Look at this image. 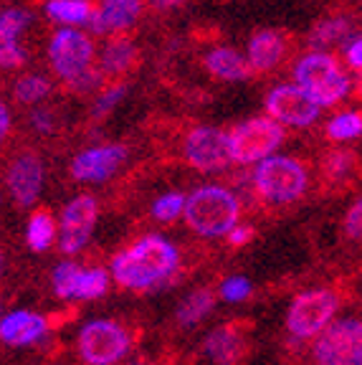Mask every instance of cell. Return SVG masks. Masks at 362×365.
<instances>
[{
  "instance_id": "83f0119b",
  "label": "cell",
  "mask_w": 362,
  "mask_h": 365,
  "mask_svg": "<svg viewBox=\"0 0 362 365\" xmlns=\"http://www.w3.org/2000/svg\"><path fill=\"white\" fill-rule=\"evenodd\" d=\"M107 272L104 269H89V272H81L79 284H76V299H96L107 292Z\"/></svg>"
},
{
  "instance_id": "f35d334b",
  "label": "cell",
  "mask_w": 362,
  "mask_h": 365,
  "mask_svg": "<svg viewBox=\"0 0 362 365\" xmlns=\"http://www.w3.org/2000/svg\"><path fill=\"white\" fill-rule=\"evenodd\" d=\"M8 132H11V112L3 102H0V145L6 143Z\"/></svg>"
},
{
  "instance_id": "d6a6232c",
  "label": "cell",
  "mask_w": 362,
  "mask_h": 365,
  "mask_svg": "<svg viewBox=\"0 0 362 365\" xmlns=\"http://www.w3.org/2000/svg\"><path fill=\"white\" fill-rule=\"evenodd\" d=\"M104 74L99 71V68H94L89 63V66L84 68V71H79L76 76H71V79H66L63 84L68 86V89L74 91V94H86V91L96 89V84H102Z\"/></svg>"
},
{
  "instance_id": "d6986e66",
  "label": "cell",
  "mask_w": 362,
  "mask_h": 365,
  "mask_svg": "<svg viewBox=\"0 0 362 365\" xmlns=\"http://www.w3.org/2000/svg\"><path fill=\"white\" fill-rule=\"evenodd\" d=\"M246 337L236 327H218L205 340V353L215 365H241L246 358Z\"/></svg>"
},
{
  "instance_id": "ffe728a7",
  "label": "cell",
  "mask_w": 362,
  "mask_h": 365,
  "mask_svg": "<svg viewBox=\"0 0 362 365\" xmlns=\"http://www.w3.org/2000/svg\"><path fill=\"white\" fill-rule=\"evenodd\" d=\"M205 68L221 81H246L254 76L249 58H244L236 48H213L205 56Z\"/></svg>"
},
{
  "instance_id": "cb8c5ba5",
  "label": "cell",
  "mask_w": 362,
  "mask_h": 365,
  "mask_svg": "<svg viewBox=\"0 0 362 365\" xmlns=\"http://www.w3.org/2000/svg\"><path fill=\"white\" fill-rule=\"evenodd\" d=\"M210 309H213V294H210L208 289L192 292L187 299H182L180 307H177V322L185 327L198 325Z\"/></svg>"
},
{
  "instance_id": "7402d4cb",
  "label": "cell",
  "mask_w": 362,
  "mask_h": 365,
  "mask_svg": "<svg viewBox=\"0 0 362 365\" xmlns=\"http://www.w3.org/2000/svg\"><path fill=\"white\" fill-rule=\"evenodd\" d=\"M91 11H94V3L91 0H51L46 6V13L51 21L66 23V26H81V23H89Z\"/></svg>"
},
{
  "instance_id": "1f68e13d",
  "label": "cell",
  "mask_w": 362,
  "mask_h": 365,
  "mask_svg": "<svg viewBox=\"0 0 362 365\" xmlns=\"http://www.w3.org/2000/svg\"><path fill=\"white\" fill-rule=\"evenodd\" d=\"M182 203H185V198L180 193H167L152 205V216L157 221H175L182 213Z\"/></svg>"
},
{
  "instance_id": "4dcf8cb0",
  "label": "cell",
  "mask_w": 362,
  "mask_h": 365,
  "mask_svg": "<svg viewBox=\"0 0 362 365\" xmlns=\"http://www.w3.org/2000/svg\"><path fill=\"white\" fill-rule=\"evenodd\" d=\"M127 94V86L125 84H117V86H107V91H104L102 97L96 99L94 109H91V117L94 120H104L109 112H112L114 107H117L119 102H122V97Z\"/></svg>"
},
{
  "instance_id": "5bb4252c",
  "label": "cell",
  "mask_w": 362,
  "mask_h": 365,
  "mask_svg": "<svg viewBox=\"0 0 362 365\" xmlns=\"http://www.w3.org/2000/svg\"><path fill=\"white\" fill-rule=\"evenodd\" d=\"M43 185V165L41 160L31 153H23L21 158L13 160L8 170V188L18 205H33Z\"/></svg>"
},
{
  "instance_id": "8d00e7d4",
  "label": "cell",
  "mask_w": 362,
  "mask_h": 365,
  "mask_svg": "<svg viewBox=\"0 0 362 365\" xmlns=\"http://www.w3.org/2000/svg\"><path fill=\"white\" fill-rule=\"evenodd\" d=\"M251 236H254V228H251V226H233L231 231H228V241H231L233 246L249 244Z\"/></svg>"
},
{
  "instance_id": "603a6c76",
  "label": "cell",
  "mask_w": 362,
  "mask_h": 365,
  "mask_svg": "<svg viewBox=\"0 0 362 365\" xmlns=\"http://www.w3.org/2000/svg\"><path fill=\"white\" fill-rule=\"evenodd\" d=\"M352 23L350 18H324L319 21L309 34V46L314 48H327V46L340 43V41L350 38Z\"/></svg>"
},
{
  "instance_id": "484cf974",
  "label": "cell",
  "mask_w": 362,
  "mask_h": 365,
  "mask_svg": "<svg viewBox=\"0 0 362 365\" xmlns=\"http://www.w3.org/2000/svg\"><path fill=\"white\" fill-rule=\"evenodd\" d=\"M51 91V81L46 79V76H38V74H29V76H21L13 89L16 99L21 104H33V102H41L46 99V94Z\"/></svg>"
},
{
  "instance_id": "e575fe53",
  "label": "cell",
  "mask_w": 362,
  "mask_h": 365,
  "mask_svg": "<svg viewBox=\"0 0 362 365\" xmlns=\"http://www.w3.org/2000/svg\"><path fill=\"white\" fill-rule=\"evenodd\" d=\"M347 43H345V61L350 63V68L352 71H360V66H362V41H360V36H352V38H345Z\"/></svg>"
},
{
  "instance_id": "6da1fadb",
  "label": "cell",
  "mask_w": 362,
  "mask_h": 365,
  "mask_svg": "<svg viewBox=\"0 0 362 365\" xmlns=\"http://www.w3.org/2000/svg\"><path fill=\"white\" fill-rule=\"evenodd\" d=\"M177 269V251L170 241L148 236L137 241L130 251H122L112 264L114 279L130 289H148L167 282Z\"/></svg>"
},
{
  "instance_id": "d4e9b609",
  "label": "cell",
  "mask_w": 362,
  "mask_h": 365,
  "mask_svg": "<svg viewBox=\"0 0 362 365\" xmlns=\"http://www.w3.org/2000/svg\"><path fill=\"white\" fill-rule=\"evenodd\" d=\"M53 236H56V223H53L51 213H36L29 223V231H26V239H29V246L33 251H46L51 246Z\"/></svg>"
},
{
  "instance_id": "2e32d148",
  "label": "cell",
  "mask_w": 362,
  "mask_h": 365,
  "mask_svg": "<svg viewBox=\"0 0 362 365\" xmlns=\"http://www.w3.org/2000/svg\"><path fill=\"white\" fill-rule=\"evenodd\" d=\"M31 23V13L8 8L0 13V68H18L26 63V51L18 46V36Z\"/></svg>"
},
{
  "instance_id": "277c9868",
  "label": "cell",
  "mask_w": 362,
  "mask_h": 365,
  "mask_svg": "<svg viewBox=\"0 0 362 365\" xmlns=\"http://www.w3.org/2000/svg\"><path fill=\"white\" fill-rule=\"evenodd\" d=\"M254 182L261 198H267L269 203H294L304 195L309 178H306V168L296 158L269 155L259 160Z\"/></svg>"
},
{
  "instance_id": "ab89813d",
  "label": "cell",
  "mask_w": 362,
  "mask_h": 365,
  "mask_svg": "<svg viewBox=\"0 0 362 365\" xmlns=\"http://www.w3.org/2000/svg\"><path fill=\"white\" fill-rule=\"evenodd\" d=\"M148 6L165 13V11H175V8L185 6V0H148Z\"/></svg>"
},
{
  "instance_id": "ba28073f",
  "label": "cell",
  "mask_w": 362,
  "mask_h": 365,
  "mask_svg": "<svg viewBox=\"0 0 362 365\" xmlns=\"http://www.w3.org/2000/svg\"><path fill=\"white\" fill-rule=\"evenodd\" d=\"M337 312V297L332 289H311L291 302L286 314V327L294 337H311L329 325Z\"/></svg>"
},
{
  "instance_id": "d590c367",
  "label": "cell",
  "mask_w": 362,
  "mask_h": 365,
  "mask_svg": "<svg viewBox=\"0 0 362 365\" xmlns=\"http://www.w3.org/2000/svg\"><path fill=\"white\" fill-rule=\"evenodd\" d=\"M360 223H362V203L357 200L355 205L350 208V213L345 216V231L352 236V239H360Z\"/></svg>"
},
{
  "instance_id": "60d3db41",
  "label": "cell",
  "mask_w": 362,
  "mask_h": 365,
  "mask_svg": "<svg viewBox=\"0 0 362 365\" xmlns=\"http://www.w3.org/2000/svg\"><path fill=\"white\" fill-rule=\"evenodd\" d=\"M0 274H3V254H0Z\"/></svg>"
},
{
  "instance_id": "f1b7e54d",
  "label": "cell",
  "mask_w": 362,
  "mask_h": 365,
  "mask_svg": "<svg viewBox=\"0 0 362 365\" xmlns=\"http://www.w3.org/2000/svg\"><path fill=\"white\" fill-rule=\"evenodd\" d=\"M352 168H355V155L347 150H329L322 160V170L329 180H342L350 175Z\"/></svg>"
},
{
  "instance_id": "9a60e30c",
  "label": "cell",
  "mask_w": 362,
  "mask_h": 365,
  "mask_svg": "<svg viewBox=\"0 0 362 365\" xmlns=\"http://www.w3.org/2000/svg\"><path fill=\"white\" fill-rule=\"evenodd\" d=\"M142 13V0H99V8L91 11L89 26L94 34H117L135 26Z\"/></svg>"
},
{
  "instance_id": "44dd1931",
  "label": "cell",
  "mask_w": 362,
  "mask_h": 365,
  "mask_svg": "<svg viewBox=\"0 0 362 365\" xmlns=\"http://www.w3.org/2000/svg\"><path fill=\"white\" fill-rule=\"evenodd\" d=\"M137 63V48L130 38H112L104 43L99 71L104 76H122Z\"/></svg>"
},
{
  "instance_id": "9c48e42d",
  "label": "cell",
  "mask_w": 362,
  "mask_h": 365,
  "mask_svg": "<svg viewBox=\"0 0 362 365\" xmlns=\"http://www.w3.org/2000/svg\"><path fill=\"white\" fill-rule=\"evenodd\" d=\"M182 155L187 165L200 173H218L231 165V150H228V132L218 127H195L187 132L182 143Z\"/></svg>"
},
{
  "instance_id": "52a82bcc",
  "label": "cell",
  "mask_w": 362,
  "mask_h": 365,
  "mask_svg": "<svg viewBox=\"0 0 362 365\" xmlns=\"http://www.w3.org/2000/svg\"><path fill=\"white\" fill-rule=\"evenodd\" d=\"M319 365H362V327L357 319H340L324 327L314 345Z\"/></svg>"
},
{
  "instance_id": "8fae6325",
  "label": "cell",
  "mask_w": 362,
  "mask_h": 365,
  "mask_svg": "<svg viewBox=\"0 0 362 365\" xmlns=\"http://www.w3.org/2000/svg\"><path fill=\"white\" fill-rule=\"evenodd\" d=\"M48 58L56 76L63 81L84 71L94 58V43L89 36H84L76 29H61L53 34L51 46H48Z\"/></svg>"
},
{
  "instance_id": "8992f818",
  "label": "cell",
  "mask_w": 362,
  "mask_h": 365,
  "mask_svg": "<svg viewBox=\"0 0 362 365\" xmlns=\"http://www.w3.org/2000/svg\"><path fill=\"white\" fill-rule=\"evenodd\" d=\"M130 350V335L112 319H94L81 327L79 353L89 365H114Z\"/></svg>"
},
{
  "instance_id": "3957f363",
  "label": "cell",
  "mask_w": 362,
  "mask_h": 365,
  "mask_svg": "<svg viewBox=\"0 0 362 365\" xmlns=\"http://www.w3.org/2000/svg\"><path fill=\"white\" fill-rule=\"evenodd\" d=\"M294 79L319 107H334L350 91V76L327 51H311L301 56L294 68Z\"/></svg>"
},
{
  "instance_id": "f546056e",
  "label": "cell",
  "mask_w": 362,
  "mask_h": 365,
  "mask_svg": "<svg viewBox=\"0 0 362 365\" xmlns=\"http://www.w3.org/2000/svg\"><path fill=\"white\" fill-rule=\"evenodd\" d=\"M79 277H81V269L76 267V264H71V262L58 264L56 272H53V289H56V294L61 297V299H74Z\"/></svg>"
},
{
  "instance_id": "7c38bea8",
  "label": "cell",
  "mask_w": 362,
  "mask_h": 365,
  "mask_svg": "<svg viewBox=\"0 0 362 365\" xmlns=\"http://www.w3.org/2000/svg\"><path fill=\"white\" fill-rule=\"evenodd\" d=\"M96 223V200L91 195H79L63 208L58 226V246L66 254H74L86 246Z\"/></svg>"
},
{
  "instance_id": "4316f807",
  "label": "cell",
  "mask_w": 362,
  "mask_h": 365,
  "mask_svg": "<svg viewBox=\"0 0 362 365\" xmlns=\"http://www.w3.org/2000/svg\"><path fill=\"white\" fill-rule=\"evenodd\" d=\"M362 132V117L360 112H345L337 114L332 122L327 125V137L334 143H347V140H355Z\"/></svg>"
},
{
  "instance_id": "ac0fdd59",
  "label": "cell",
  "mask_w": 362,
  "mask_h": 365,
  "mask_svg": "<svg viewBox=\"0 0 362 365\" xmlns=\"http://www.w3.org/2000/svg\"><path fill=\"white\" fill-rule=\"evenodd\" d=\"M46 319L33 312H13L8 317L0 319V340L21 348V345H31L38 342L46 335Z\"/></svg>"
},
{
  "instance_id": "30bf717a",
  "label": "cell",
  "mask_w": 362,
  "mask_h": 365,
  "mask_svg": "<svg viewBox=\"0 0 362 365\" xmlns=\"http://www.w3.org/2000/svg\"><path fill=\"white\" fill-rule=\"evenodd\" d=\"M267 112L279 125L309 127L317 122L322 107L299 84H281L267 94Z\"/></svg>"
},
{
  "instance_id": "836d02e7",
  "label": "cell",
  "mask_w": 362,
  "mask_h": 365,
  "mask_svg": "<svg viewBox=\"0 0 362 365\" xmlns=\"http://www.w3.org/2000/svg\"><path fill=\"white\" fill-rule=\"evenodd\" d=\"M221 294L226 302H244L246 297L251 294V282L246 277H231V279L223 282Z\"/></svg>"
},
{
  "instance_id": "5b68a950",
  "label": "cell",
  "mask_w": 362,
  "mask_h": 365,
  "mask_svg": "<svg viewBox=\"0 0 362 365\" xmlns=\"http://www.w3.org/2000/svg\"><path fill=\"white\" fill-rule=\"evenodd\" d=\"M284 143V127L272 117H254L241 122L228 132V150L231 163L238 165H254L259 160L274 155V150Z\"/></svg>"
},
{
  "instance_id": "4fadbf2b",
  "label": "cell",
  "mask_w": 362,
  "mask_h": 365,
  "mask_svg": "<svg viewBox=\"0 0 362 365\" xmlns=\"http://www.w3.org/2000/svg\"><path fill=\"white\" fill-rule=\"evenodd\" d=\"M125 158H127L125 145H102V148H91V150H84V153L74 160L71 173H74L76 180L102 182L119 170V165L125 163Z\"/></svg>"
},
{
  "instance_id": "74e56055",
  "label": "cell",
  "mask_w": 362,
  "mask_h": 365,
  "mask_svg": "<svg viewBox=\"0 0 362 365\" xmlns=\"http://www.w3.org/2000/svg\"><path fill=\"white\" fill-rule=\"evenodd\" d=\"M31 122H33V127L38 132H51L53 130V117H51V112H46V109H36V112L31 114Z\"/></svg>"
},
{
  "instance_id": "7a4b0ae2",
  "label": "cell",
  "mask_w": 362,
  "mask_h": 365,
  "mask_svg": "<svg viewBox=\"0 0 362 365\" xmlns=\"http://www.w3.org/2000/svg\"><path fill=\"white\" fill-rule=\"evenodd\" d=\"M182 213H185L187 226L200 236H223L228 234L238 223V213L241 205L238 198L226 188L218 185H205L198 188L187 200L182 203Z\"/></svg>"
},
{
  "instance_id": "e0dca14e",
  "label": "cell",
  "mask_w": 362,
  "mask_h": 365,
  "mask_svg": "<svg viewBox=\"0 0 362 365\" xmlns=\"http://www.w3.org/2000/svg\"><path fill=\"white\" fill-rule=\"evenodd\" d=\"M289 53V36L281 31H259L249 41V63L254 71H272Z\"/></svg>"
}]
</instances>
